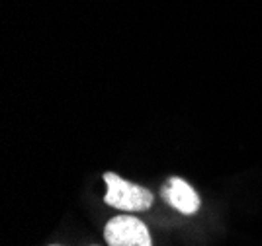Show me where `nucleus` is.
<instances>
[{"instance_id":"nucleus-1","label":"nucleus","mask_w":262,"mask_h":246,"mask_svg":"<svg viewBox=\"0 0 262 246\" xmlns=\"http://www.w3.org/2000/svg\"><path fill=\"white\" fill-rule=\"evenodd\" d=\"M104 182L108 192L104 195V202L121 211H145L153 205V193L147 188L131 184L120 178L114 172L104 174Z\"/></svg>"},{"instance_id":"nucleus-2","label":"nucleus","mask_w":262,"mask_h":246,"mask_svg":"<svg viewBox=\"0 0 262 246\" xmlns=\"http://www.w3.org/2000/svg\"><path fill=\"white\" fill-rule=\"evenodd\" d=\"M104 238L110 246H153L145 223L129 215H118L110 219L104 229Z\"/></svg>"},{"instance_id":"nucleus-3","label":"nucleus","mask_w":262,"mask_h":246,"mask_svg":"<svg viewBox=\"0 0 262 246\" xmlns=\"http://www.w3.org/2000/svg\"><path fill=\"white\" fill-rule=\"evenodd\" d=\"M163 199L184 215H194L200 209V195L182 178H170L164 184Z\"/></svg>"}]
</instances>
